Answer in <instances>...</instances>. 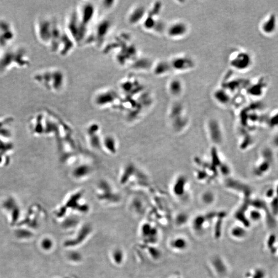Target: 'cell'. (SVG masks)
<instances>
[{"label": "cell", "instance_id": "cell-1", "mask_svg": "<svg viewBox=\"0 0 278 278\" xmlns=\"http://www.w3.org/2000/svg\"><path fill=\"white\" fill-rule=\"evenodd\" d=\"M34 33L38 41L54 53L57 52L65 33L53 18L46 16L36 19Z\"/></svg>", "mask_w": 278, "mask_h": 278}, {"label": "cell", "instance_id": "cell-2", "mask_svg": "<svg viewBox=\"0 0 278 278\" xmlns=\"http://www.w3.org/2000/svg\"><path fill=\"white\" fill-rule=\"evenodd\" d=\"M30 57L27 50L21 45H11L0 52V75L14 70L24 69L30 66Z\"/></svg>", "mask_w": 278, "mask_h": 278}, {"label": "cell", "instance_id": "cell-3", "mask_svg": "<svg viewBox=\"0 0 278 278\" xmlns=\"http://www.w3.org/2000/svg\"><path fill=\"white\" fill-rule=\"evenodd\" d=\"M34 82L44 90L57 93L66 85V76L58 68H45L36 72L32 77Z\"/></svg>", "mask_w": 278, "mask_h": 278}, {"label": "cell", "instance_id": "cell-4", "mask_svg": "<svg viewBox=\"0 0 278 278\" xmlns=\"http://www.w3.org/2000/svg\"><path fill=\"white\" fill-rule=\"evenodd\" d=\"M251 54L244 50H237L231 54L229 64L231 68L237 71H247L251 69L253 65Z\"/></svg>", "mask_w": 278, "mask_h": 278}, {"label": "cell", "instance_id": "cell-5", "mask_svg": "<svg viewBox=\"0 0 278 278\" xmlns=\"http://www.w3.org/2000/svg\"><path fill=\"white\" fill-rule=\"evenodd\" d=\"M16 37V30L11 22L0 19V49L2 50L13 45Z\"/></svg>", "mask_w": 278, "mask_h": 278}, {"label": "cell", "instance_id": "cell-6", "mask_svg": "<svg viewBox=\"0 0 278 278\" xmlns=\"http://www.w3.org/2000/svg\"><path fill=\"white\" fill-rule=\"evenodd\" d=\"M190 32V27L184 21L177 20L166 26L165 33L169 38L172 39H180L185 38Z\"/></svg>", "mask_w": 278, "mask_h": 278}, {"label": "cell", "instance_id": "cell-7", "mask_svg": "<svg viewBox=\"0 0 278 278\" xmlns=\"http://www.w3.org/2000/svg\"><path fill=\"white\" fill-rule=\"evenodd\" d=\"M173 71L185 72L194 68L195 62L192 57L187 55L176 56L169 61Z\"/></svg>", "mask_w": 278, "mask_h": 278}, {"label": "cell", "instance_id": "cell-8", "mask_svg": "<svg viewBox=\"0 0 278 278\" xmlns=\"http://www.w3.org/2000/svg\"><path fill=\"white\" fill-rule=\"evenodd\" d=\"M75 11L79 20L88 27L95 17L96 8L93 4L86 3L81 4Z\"/></svg>", "mask_w": 278, "mask_h": 278}, {"label": "cell", "instance_id": "cell-9", "mask_svg": "<svg viewBox=\"0 0 278 278\" xmlns=\"http://www.w3.org/2000/svg\"><path fill=\"white\" fill-rule=\"evenodd\" d=\"M278 26L277 17L275 14L271 13L267 14L261 22L260 29L263 35L271 36L276 33Z\"/></svg>", "mask_w": 278, "mask_h": 278}, {"label": "cell", "instance_id": "cell-10", "mask_svg": "<svg viewBox=\"0 0 278 278\" xmlns=\"http://www.w3.org/2000/svg\"><path fill=\"white\" fill-rule=\"evenodd\" d=\"M147 11L142 5H136L131 8L127 16V20L131 26H137L142 23L147 15Z\"/></svg>", "mask_w": 278, "mask_h": 278}, {"label": "cell", "instance_id": "cell-11", "mask_svg": "<svg viewBox=\"0 0 278 278\" xmlns=\"http://www.w3.org/2000/svg\"><path fill=\"white\" fill-rule=\"evenodd\" d=\"M268 87V81L265 77H261L247 87L248 95L254 97H261L265 93Z\"/></svg>", "mask_w": 278, "mask_h": 278}, {"label": "cell", "instance_id": "cell-12", "mask_svg": "<svg viewBox=\"0 0 278 278\" xmlns=\"http://www.w3.org/2000/svg\"><path fill=\"white\" fill-rule=\"evenodd\" d=\"M152 71L157 76H165L173 71L169 62L161 60L153 65Z\"/></svg>", "mask_w": 278, "mask_h": 278}, {"label": "cell", "instance_id": "cell-13", "mask_svg": "<svg viewBox=\"0 0 278 278\" xmlns=\"http://www.w3.org/2000/svg\"><path fill=\"white\" fill-rule=\"evenodd\" d=\"M169 247L174 251L182 252L187 249L189 247L188 240L181 236L173 238L169 242Z\"/></svg>", "mask_w": 278, "mask_h": 278}, {"label": "cell", "instance_id": "cell-14", "mask_svg": "<svg viewBox=\"0 0 278 278\" xmlns=\"http://www.w3.org/2000/svg\"><path fill=\"white\" fill-rule=\"evenodd\" d=\"M183 84L180 79H173L171 80L168 85V91L170 95L174 97H178L181 95L183 91Z\"/></svg>", "mask_w": 278, "mask_h": 278}, {"label": "cell", "instance_id": "cell-15", "mask_svg": "<svg viewBox=\"0 0 278 278\" xmlns=\"http://www.w3.org/2000/svg\"><path fill=\"white\" fill-rule=\"evenodd\" d=\"M108 20H103V22L100 23L97 26V28L95 29V33L94 36H97V38H99V39H101L105 38L106 35H108L109 30L108 28H109V26H107L108 23Z\"/></svg>", "mask_w": 278, "mask_h": 278}, {"label": "cell", "instance_id": "cell-16", "mask_svg": "<svg viewBox=\"0 0 278 278\" xmlns=\"http://www.w3.org/2000/svg\"><path fill=\"white\" fill-rule=\"evenodd\" d=\"M270 123H271L270 124H272H272L273 125H278V113H276L270 119Z\"/></svg>", "mask_w": 278, "mask_h": 278}, {"label": "cell", "instance_id": "cell-17", "mask_svg": "<svg viewBox=\"0 0 278 278\" xmlns=\"http://www.w3.org/2000/svg\"><path fill=\"white\" fill-rule=\"evenodd\" d=\"M275 142H276V144H278V137H276V139H275Z\"/></svg>", "mask_w": 278, "mask_h": 278}, {"label": "cell", "instance_id": "cell-18", "mask_svg": "<svg viewBox=\"0 0 278 278\" xmlns=\"http://www.w3.org/2000/svg\"></svg>", "mask_w": 278, "mask_h": 278}]
</instances>
